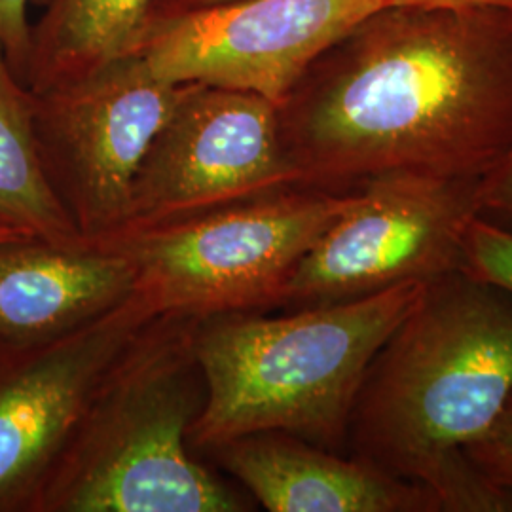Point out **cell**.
<instances>
[{
  "label": "cell",
  "mask_w": 512,
  "mask_h": 512,
  "mask_svg": "<svg viewBox=\"0 0 512 512\" xmlns=\"http://www.w3.org/2000/svg\"><path fill=\"white\" fill-rule=\"evenodd\" d=\"M287 186L298 181L281 145L279 107L258 93L192 82L148 148L126 226L114 236Z\"/></svg>",
  "instance_id": "8"
},
{
  "label": "cell",
  "mask_w": 512,
  "mask_h": 512,
  "mask_svg": "<svg viewBox=\"0 0 512 512\" xmlns=\"http://www.w3.org/2000/svg\"><path fill=\"white\" fill-rule=\"evenodd\" d=\"M188 86L137 52L35 97L40 150L57 164L50 181L86 241L126 226L139 167Z\"/></svg>",
  "instance_id": "7"
},
{
  "label": "cell",
  "mask_w": 512,
  "mask_h": 512,
  "mask_svg": "<svg viewBox=\"0 0 512 512\" xmlns=\"http://www.w3.org/2000/svg\"><path fill=\"white\" fill-rule=\"evenodd\" d=\"M355 198L287 186L147 230L95 239L124 249L131 300L156 317L209 319L279 304L296 264Z\"/></svg>",
  "instance_id": "5"
},
{
  "label": "cell",
  "mask_w": 512,
  "mask_h": 512,
  "mask_svg": "<svg viewBox=\"0 0 512 512\" xmlns=\"http://www.w3.org/2000/svg\"><path fill=\"white\" fill-rule=\"evenodd\" d=\"M512 397V291L461 270L427 283L366 370L357 458L423 486L440 511L511 512L467 456Z\"/></svg>",
  "instance_id": "2"
},
{
  "label": "cell",
  "mask_w": 512,
  "mask_h": 512,
  "mask_svg": "<svg viewBox=\"0 0 512 512\" xmlns=\"http://www.w3.org/2000/svg\"><path fill=\"white\" fill-rule=\"evenodd\" d=\"M213 450L266 511L440 512L423 486L289 433H253Z\"/></svg>",
  "instance_id": "12"
},
{
  "label": "cell",
  "mask_w": 512,
  "mask_h": 512,
  "mask_svg": "<svg viewBox=\"0 0 512 512\" xmlns=\"http://www.w3.org/2000/svg\"><path fill=\"white\" fill-rule=\"evenodd\" d=\"M467 456L490 482L512 492V397L488 433L469 448Z\"/></svg>",
  "instance_id": "16"
},
{
  "label": "cell",
  "mask_w": 512,
  "mask_h": 512,
  "mask_svg": "<svg viewBox=\"0 0 512 512\" xmlns=\"http://www.w3.org/2000/svg\"><path fill=\"white\" fill-rule=\"evenodd\" d=\"M463 270L512 291V230L484 215L473 222Z\"/></svg>",
  "instance_id": "15"
},
{
  "label": "cell",
  "mask_w": 512,
  "mask_h": 512,
  "mask_svg": "<svg viewBox=\"0 0 512 512\" xmlns=\"http://www.w3.org/2000/svg\"><path fill=\"white\" fill-rule=\"evenodd\" d=\"M196 319L156 317L110 366L35 512H234L238 495L194 461L205 384Z\"/></svg>",
  "instance_id": "4"
},
{
  "label": "cell",
  "mask_w": 512,
  "mask_h": 512,
  "mask_svg": "<svg viewBox=\"0 0 512 512\" xmlns=\"http://www.w3.org/2000/svg\"><path fill=\"white\" fill-rule=\"evenodd\" d=\"M385 6H427V8H499L512 12V0H385Z\"/></svg>",
  "instance_id": "19"
},
{
  "label": "cell",
  "mask_w": 512,
  "mask_h": 512,
  "mask_svg": "<svg viewBox=\"0 0 512 512\" xmlns=\"http://www.w3.org/2000/svg\"><path fill=\"white\" fill-rule=\"evenodd\" d=\"M0 228L59 245L86 239L48 177L38 143L35 97L0 52Z\"/></svg>",
  "instance_id": "14"
},
{
  "label": "cell",
  "mask_w": 512,
  "mask_h": 512,
  "mask_svg": "<svg viewBox=\"0 0 512 512\" xmlns=\"http://www.w3.org/2000/svg\"><path fill=\"white\" fill-rule=\"evenodd\" d=\"M279 131L298 186L488 177L512 150V12L380 8L300 78Z\"/></svg>",
  "instance_id": "1"
},
{
  "label": "cell",
  "mask_w": 512,
  "mask_h": 512,
  "mask_svg": "<svg viewBox=\"0 0 512 512\" xmlns=\"http://www.w3.org/2000/svg\"><path fill=\"white\" fill-rule=\"evenodd\" d=\"M427 283L408 281L279 317L236 311L198 321L194 353L205 401L190 444L215 448L277 431L340 448L368 366Z\"/></svg>",
  "instance_id": "3"
},
{
  "label": "cell",
  "mask_w": 512,
  "mask_h": 512,
  "mask_svg": "<svg viewBox=\"0 0 512 512\" xmlns=\"http://www.w3.org/2000/svg\"><path fill=\"white\" fill-rule=\"evenodd\" d=\"M385 0H241L158 16L139 54L177 84L253 92L277 107L311 65Z\"/></svg>",
  "instance_id": "9"
},
{
  "label": "cell",
  "mask_w": 512,
  "mask_h": 512,
  "mask_svg": "<svg viewBox=\"0 0 512 512\" xmlns=\"http://www.w3.org/2000/svg\"><path fill=\"white\" fill-rule=\"evenodd\" d=\"M150 321L129 296L61 338L0 344V512H35L93 393Z\"/></svg>",
  "instance_id": "10"
},
{
  "label": "cell",
  "mask_w": 512,
  "mask_h": 512,
  "mask_svg": "<svg viewBox=\"0 0 512 512\" xmlns=\"http://www.w3.org/2000/svg\"><path fill=\"white\" fill-rule=\"evenodd\" d=\"M135 275L131 256L109 243H0V344L35 346L92 323L128 300Z\"/></svg>",
  "instance_id": "11"
},
{
  "label": "cell",
  "mask_w": 512,
  "mask_h": 512,
  "mask_svg": "<svg viewBox=\"0 0 512 512\" xmlns=\"http://www.w3.org/2000/svg\"><path fill=\"white\" fill-rule=\"evenodd\" d=\"M482 181L391 173L361 184L296 264L279 304H334L461 270L484 215Z\"/></svg>",
  "instance_id": "6"
},
{
  "label": "cell",
  "mask_w": 512,
  "mask_h": 512,
  "mask_svg": "<svg viewBox=\"0 0 512 512\" xmlns=\"http://www.w3.org/2000/svg\"><path fill=\"white\" fill-rule=\"evenodd\" d=\"M19 238H29V236H23V234H19V232H14V230H8V228H0V243H4V241H12V239Z\"/></svg>",
  "instance_id": "21"
},
{
  "label": "cell",
  "mask_w": 512,
  "mask_h": 512,
  "mask_svg": "<svg viewBox=\"0 0 512 512\" xmlns=\"http://www.w3.org/2000/svg\"><path fill=\"white\" fill-rule=\"evenodd\" d=\"M33 2L0 0V52L19 82L33 50V33L29 29V6Z\"/></svg>",
  "instance_id": "17"
},
{
  "label": "cell",
  "mask_w": 512,
  "mask_h": 512,
  "mask_svg": "<svg viewBox=\"0 0 512 512\" xmlns=\"http://www.w3.org/2000/svg\"><path fill=\"white\" fill-rule=\"evenodd\" d=\"M181 2H183V10H202V8H217V6H226V4H236L241 0H181Z\"/></svg>",
  "instance_id": "20"
},
{
  "label": "cell",
  "mask_w": 512,
  "mask_h": 512,
  "mask_svg": "<svg viewBox=\"0 0 512 512\" xmlns=\"http://www.w3.org/2000/svg\"><path fill=\"white\" fill-rule=\"evenodd\" d=\"M156 0H52L21 74L33 97L80 74L137 54Z\"/></svg>",
  "instance_id": "13"
},
{
  "label": "cell",
  "mask_w": 512,
  "mask_h": 512,
  "mask_svg": "<svg viewBox=\"0 0 512 512\" xmlns=\"http://www.w3.org/2000/svg\"><path fill=\"white\" fill-rule=\"evenodd\" d=\"M484 215H501L512 222V150L482 181Z\"/></svg>",
  "instance_id": "18"
}]
</instances>
